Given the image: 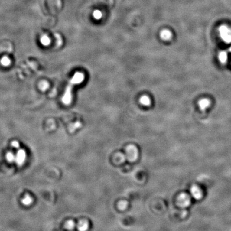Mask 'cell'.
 <instances>
[{
	"label": "cell",
	"instance_id": "6da1fadb",
	"mask_svg": "<svg viewBox=\"0 0 231 231\" xmlns=\"http://www.w3.org/2000/svg\"><path fill=\"white\" fill-rule=\"evenodd\" d=\"M84 75L80 72H76L70 81L62 97L63 103L66 105L70 104L72 100V89L75 85L81 83L84 80Z\"/></svg>",
	"mask_w": 231,
	"mask_h": 231
},
{
	"label": "cell",
	"instance_id": "7a4b0ae2",
	"mask_svg": "<svg viewBox=\"0 0 231 231\" xmlns=\"http://www.w3.org/2000/svg\"><path fill=\"white\" fill-rule=\"evenodd\" d=\"M125 154L127 161L129 162H134L139 157V150L135 145H129L126 148Z\"/></svg>",
	"mask_w": 231,
	"mask_h": 231
},
{
	"label": "cell",
	"instance_id": "3957f363",
	"mask_svg": "<svg viewBox=\"0 0 231 231\" xmlns=\"http://www.w3.org/2000/svg\"><path fill=\"white\" fill-rule=\"evenodd\" d=\"M222 39L227 44L231 42V30L226 26H222L219 29Z\"/></svg>",
	"mask_w": 231,
	"mask_h": 231
},
{
	"label": "cell",
	"instance_id": "277c9868",
	"mask_svg": "<svg viewBox=\"0 0 231 231\" xmlns=\"http://www.w3.org/2000/svg\"><path fill=\"white\" fill-rule=\"evenodd\" d=\"M178 205L182 208H186L191 203V199L189 195L186 193L180 194L177 199Z\"/></svg>",
	"mask_w": 231,
	"mask_h": 231
},
{
	"label": "cell",
	"instance_id": "5b68a950",
	"mask_svg": "<svg viewBox=\"0 0 231 231\" xmlns=\"http://www.w3.org/2000/svg\"><path fill=\"white\" fill-rule=\"evenodd\" d=\"M26 158V153L23 149H19L16 155L15 162L18 165H22Z\"/></svg>",
	"mask_w": 231,
	"mask_h": 231
},
{
	"label": "cell",
	"instance_id": "8992f818",
	"mask_svg": "<svg viewBox=\"0 0 231 231\" xmlns=\"http://www.w3.org/2000/svg\"><path fill=\"white\" fill-rule=\"evenodd\" d=\"M192 197L196 200H200L203 197V192L201 188L197 185H193L190 190Z\"/></svg>",
	"mask_w": 231,
	"mask_h": 231
},
{
	"label": "cell",
	"instance_id": "52a82bcc",
	"mask_svg": "<svg viewBox=\"0 0 231 231\" xmlns=\"http://www.w3.org/2000/svg\"><path fill=\"white\" fill-rule=\"evenodd\" d=\"M160 37L163 40H169L172 37V33L168 30H164L161 32Z\"/></svg>",
	"mask_w": 231,
	"mask_h": 231
},
{
	"label": "cell",
	"instance_id": "ba28073f",
	"mask_svg": "<svg viewBox=\"0 0 231 231\" xmlns=\"http://www.w3.org/2000/svg\"><path fill=\"white\" fill-rule=\"evenodd\" d=\"M114 159L115 160V162L117 163H122L125 162L126 160V157L125 154L122 153H117L116 154L115 156L114 157Z\"/></svg>",
	"mask_w": 231,
	"mask_h": 231
},
{
	"label": "cell",
	"instance_id": "9c48e42d",
	"mask_svg": "<svg viewBox=\"0 0 231 231\" xmlns=\"http://www.w3.org/2000/svg\"><path fill=\"white\" fill-rule=\"evenodd\" d=\"M77 228L79 231H87L89 228V224H88V222L86 221V220H81L79 223L78 226H77Z\"/></svg>",
	"mask_w": 231,
	"mask_h": 231
},
{
	"label": "cell",
	"instance_id": "30bf717a",
	"mask_svg": "<svg viewBox=\"0 0 231 231\" xmlns=\"http://www.w3.org/2000/svg\"><path fill=\"white\" fill-rule=\"evenodd\" d=\"M210 104L209 100L207 99H202L199 102V106L200 109L202 110H206Z\"/></svg>",
	"mask_w": 231,
	"mask_h": 231
},
{
	"label": "cell",
	"instance_id": "8fae6325",
	"mask_svg": "<svg viewBox=\"0 0 231 231\" xmlns=\"http://www.w3.org/2000/svg\"><path fill=\"white\" fill-rule=\"evenodd\" d=\"M140 102L145 106H148L151 103L150 99L147 96H142L140 99Z\"/></svg>",
	"mask_w": 231,
	"mask_h": 231
},
{
	"label": "cell",
	"instance_id": "7c38bea8",
	"mask_svg": "<svg viewBox=\"0 0 231 231\" xmlns=\"http://www.w3.org/2000/svg\"><path fill=\"white\" fill-rule=\"evenodd\" d=\"M129 206V203L126 201H120L118 202V209L120 210H125Z\"/></svg>",
	"mask_w": 231,
	"mask_h": 231
},
{
	"label": "cell",
	"instance_id": "4fadbf2b",
	"mask_svg": "<svg viewBox=\"0 0 231 231\" xmlns=\"http://www.w3.org/2000/svg\"><path fill=\"white\" fill-rule=\"evenodd\" d=\"M219 60L222 63H224L227 60V54L225 51H222L219 54Z\"/></svg>",
	"mask_w": 231,
	"mask_h": 231
},
{
	"label": "cell",
	"instance_id": "5bb4252c",
	"mask_svg": "<svg viewBox=\"0 0 231 231\" xmlns=\"http://www.w3.org/2000/svg\"><path fill=\"white\" fill-rule=\"evenodd\" d=\"M32 202L33 200L32 199V197H30V196H28V195L26 196V197L21 200L22 203L24 205L27 206L30 205L32 203Z\"/></svg>",
	"mask_w": 231,
	"mask_h": 231
},
{
	"label": "cell",
	"instance_id": "9a60e30c",
	"mask_svg": "<svg viewBox=\"0 0 231 231\" xmlns=\"http://www.w3.org/2000/svg\"><path fill=\"white\" fill-rule=\"evenodd\" d=\"M40 41L42 44H43L44 46H48L49 44H50V40L49 39L48 37H47L46 35H44L43 37H42L41 39H40Z\"/></svg>",
	"mask_w": 231,
	"mask_h": 231
},
{
	"label": "cell",
	"instance_id": "2e32d148",
	"mask_svg": "<svg viewBox=\"0 0 231 231\" xmlns=\"http://www.w3.org/2000/svg\"><path fill=\"white\" fill-rule=\"evenodd\" d=\"M6 158L7 161L9 162L12 163V162H15V158H16V155H14V154L11 152L7 153L6 155Z\"/></svg>",
	"mask_w": 231,
	"mask_h": 231
},
{
	"label": "cell",
	"instance_id": "e0dca14e",
	"mask_svg": "<svg viewBox=\"0 0 231 231\" xmlns=\"http://www.w3.org/2000/svg\"><path fill=\"white\" fill-rule=\"evenodd\" d=\"M10 63H11V61L10 60L9 58L7 57V56L3 57L1 59V64L3 65V66H5V67H7V66L9 65Z\"/></svg>",
	"mask_w": 231,
	"mask_h": 231
},
{
	"label": "cell",
	"instance_id": "ac0fdd59",
	"mask_svg": "<svg viewBox=\"0 0 231 231\" xmlns=\"http://www.w3.org/2000/svg\"><path fill=\"white\" fill-rule=\"evenodd\" d=\"M74 227H75V223L72 220L68 221L67 223V224H65V228L67 229H69V230L73 229H74Z\"/></svg>",
	"mask_w": 231,
	"mask_h": 231
},
{
	"label": "cell",
	"instance_id": "d6986e66",
	"mask_svg": "<svg viewBox=\"0 0 231 231\" xmlns=\"http://www.w3.org/2000/svg\"><path fill=\"white\" fill-rule=\"evenodd\" d=\"M93 17L94 18L96 19H100L102 18V14L101 11H100L99 10H95V11L93 12Z\"/></svg>",
	"mask_w": 231,
	"mask_h": 231
},
{
	"label": "cell",
	"instance_id": "ffe728a7",
	"mask_svg": "<svg viewBox=\"0 0 231 231\" xmlns=\"http://www.w3.org/2000/svg\"><path fill=\"white\" fill-rule=\"evenodd\" d=\"M11 146L14 148H19V143L18 141H14L12 142Z\"/></svg>",
	"mask_w": 231,
	"mask_h": 231
},
{
	"label": "cell",
	"instance_id": "44dd1931",
	"mask_svg": "<svg viewBox=\"0 0 231 231\" xmlns=\"http://www.w3.org/2000/svg\"><path fill=\"white\" fill-rule=\"evenodd\" d=\"M40 86H41V87H41V89H42V90H44L45 89H46L47 88H48V83H46V82L42 83L41 85Z\"/></svg>",
	"mask_w": 231,
	"mask_h": 231
},
{
	"label": "cell",
	"instance_id": "7402d4cb",
	"mask_svg": "<svg viewBox=\"0 0 231 231\" xmlns=\"http://www.w3.org/2000/svg\"><path fill=\"white\" fill-rule=\"evenodd\" d=\"M229 51H231V47L230 48V49H229Z\"/></svg>",
	"mask_w": 231,
	"mask_h": 231
}]
</instances>
